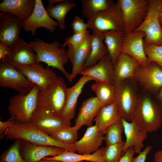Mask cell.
<instances>
[{"instance_id":"f546056e","label":"cell","mask_w":162,"mask_h":162,"mask_svg":"<svg viewBox=\"0 0 162 162\" xmlns=\"http://www.w3.org/2000/svg\"><path fill=\"white\" fill-rule=\"evenodd\" d=\"M104 41L113 65L121 53L125 33L124 31H108L103 32Z\"/></svg>"},{"instance_id":"b9f144b4","label":"cell","mask_w":162,"mask_h":162,"mask_svg":"<svg viewBox=\"0 0 162 162\" xmlns=\"http://www.w3.org/2000/svg\"><path fill=\"white\" fill-rule=\"evenodd\" d=\"M15 121L14 117H11L5 122L0 121V139L4 137V134L7 130Z\"/></svg>"},{"instance_id":"277c9868","label":"cell","mask_w":162,"mask_h":162,"mask_svg":"<svg viewBox=\"0 0 162 162\" xmlns=\"http://www.w3.org/2000/svg\"><path fill=\"white\" fill-rule=\"evenodd\" d=\"M116 86L114 102L122 118L129 122L134 119L141 90L135 78L125 80Z\"/></svg>"},{"instance_id":"e0dca14e","label":"cell","mask_w":162,"mask_h":162,"mask_svg":"<svg viewBox=\"0 0 162 162\" xmlns=\"http://www.w3.org/2000/svg\"><path fill=\"white\" fill-rule=\"evenodd\" d=\"M23 21L7 12L0 13V41L12 47L20 38L19 34Z\"/></svg>"},{"instance_id":"2e32d148","label":"cell","mask_w":162,"mask_h":162,"mask_svg":"<svg viewBox=\"0 0 162 162\" xmlns=\"http://www.w3.org/2000/svg\"><path fill=\"white\" fill-rule=\"evenodd\" d=\"M17 69L37 86L41 92L46 90L58 78L56 73L49 66L44 68L40 63L21 66Z\"/></svg>"},{"instance_id":"c3c4849f","label":"cell","mask_w":162,"mask_h":162,"mask_svg":"<svg viewBox=\"0 0 162 162\" xmlns=\"http://www.w3.org/2000/svg\"><path fill=\"white\" fill-rule=\"evenodd\" d=\"M159 19L160 23L162 25V5H161L159 11Z\"/></svg>"},{"instance_id":"5bb4252c","label":"cell","mask_w":162,"mask_h":162,"mask_svg":"<svg viewBox=\"0 0 162 162\" xmlns=\"http://www.w3.org/2000/svg\"><path fill=\"white\" fill-rule=\"evenodd\" d=\"M11 52L3 63L16 69L25 66L40 64L31 45L20 38L12 48Z\"/></svg>"},{"instance_id":"d4e9b609","label":"cell","mask_w":162,"mask_h":162,"mask_svg":"<svg viewBox=\"0 0 162 162\" xmlns=\"http://www.w3.org/2000/svg\"><path fill=\"white\" fill-rule=\"evenodd\" d=\"M103 106L96 97L86 100L82 103L75 120V128L78 130L84 125L88 127L93 125V119Z\"/></svg>"},{"instance_id":"f907efd6","label":"cell","mask_w":162,"mask_h":162,"mask_svg":"<svg viewBox=\"0 0 162 162\" xmlns=\"http://www.w3.org/2000/svg\"><path fill=\"white\" fill-rule=\"evenodd\" d=\"M81 162H91V161H83Z\"/></svg>"},{"instance_id":"ac0fdd59","label":"cell","mask_w":162,"mask_h":162,"mask_svg":"<svg viewBox=\"0 0 162 162\" xmlns=\"http://www.w3.org/2000/svg\"><path fill=\"white\" fill-rule=\"evenodd\" d=\"M92 38V35L89 33L84 40L78 46L74 47L71 45H68V56L72 65L70 82L82 70L90 53Z\"/></svg>"},{"instance_id":"83f0119b","label":"cell","mask_w":162,"mask_h":162,"mask_svg":"<svg viewBox=\"0 0 162 162\" xmlns=\"http://www.w3.org/2000/svg\"><path fill=\"white\" fill-rule=\"evenodd\" d=\"M92 32L91 52L82 70L96 64L108 53L106 45L103 42L104 38L103 32L98 31Z\"/></svg>"},{"instance_id":"7a4b0ae2","label":"cell","mask_w":162,"mask_h":162,"mask_svg":"<svg viewBox=\"0 0 162 162\" xmlns=\"http://www.w3.org/2000/svg\"><path fill=\"white\" fill-rule=\"evenodd\" d=\"M5 136L8 139L23 140L38 145L55 146L75 152L74 145L57 141L31 123L24 124L15 121L7 130Z\"/></svg>"},{"instance_id":"f6af8a7d","label":"cell","mask_w":162,"mask_h":162,"mask_svg":"<svg viewBox=\"0 0 162 162\" xmlns=\"http://www.w3.org/2000/svg\"><path fill=\"white\" fill-rule=\"evenodd\" d=\"M154 162H162V148L157 151L154 157Z\"/></svg>"},{"instance_id":"9a60e30c","label":"cell","mask_w":162,"mask_h":162,"mask_svg":"<svg viewBox=\"0 0 162 162\" xmlns=\"http://www.w3.org/2000/svg\"><path fill=\"white\" fill-rule=\"evenodd\" d=\"M145 37V33L140 31L125 33L121 49V52L132 57L142 66L148 64L144 48Z\"/></svg>"},{"instance_id":"6da1fadb","label":"cell","mask_w":162,"mask_h":162,"mask_svg":"<svg viewBox=\"0 0 162 162\" xmlns=\"http://www.w3.org/2000/svg\"><path fill=\"white\" fill-rule=\"evenodd\" d=\"M133 121L147 133L156 132L161 128L162 106L155 94L141 90Z\"/></svg>"},{"instance_id":"d6a6232c","label":"cell","mask_w":162,"mask_h":162,"mask_svg":"<svg viewBox=\"0 0 162 162\" xmlns=\"http://www.w3.org/2000/svg\"><path fill=\"white\" fill-rule=\"evenodd\" d=\"M82 13L87 19L94 15L104 11L114 3L112 0H81Z\"/></svg>"},{"instance_id":"d6986e66","label":"cell","mask_w":162,"mask_h":162,"mask_svg":"<svg viewBox=\"0 0 162 162\" xmlns=\"http://www.w3.org/2000/svg\"><path fill=\"white\" fill-rule=\"evenodd\" d=\"M20 140V148L23 158L26 162H37L49 156H56L65 150L60 147L38 145L26 140Z\"/></svg>"},{"instance_id":"836d02e7","label":"cell","mask_w":162,"mask_h":162,"mask_svg":"<svg viewBox=\"0 0 162 162\" xmlns=\"http://www.w3.org/2000/svg\"><path fill=\"white\" fill-rule=\"evenodd\" d=\"M77 131L73 127H67L51 134L53 138L61 142L74 145L77 141Z\"/></svg>"},{"instance_id":"60d3db41","label":"cell","mask_w":162,"mask_h":162,"mask_svg":"<svg viewBox=\"0 0 162 162\" xmlns=\"http://www.w3.org/2000/svg\"><path fill=\"white\" fill-rule=\"evenodd\" d=\"M11 50V48L6 44L0 43V60L1 63H3L7 57L10 55Z\"/></svg>"},{"instance_id":"5b68a950","label":"cell","mask_w":162,"mask_h":162,"mask_svg":"<svg viewBox=\"0 0 162 162\" xmlns=\"http://www.w3.org/2000/svg\"><path fill=\"white\" fill-rule=\"evenodd\" d=\"M40 92L38 86L35 85L27 94H18L10 98L8 109L11 116L15 118L16 122L30 123L39 105Z\"/></svg>"},{"instance_id":"f1b7e54d","label":"cell","mask_w":162,"mask_h":162,"mask_svg":"<svg viewBox=\"0 0 162 162\" xmlns=\"http://www.w3.org/2000/svg\"><path fill=\"white\" fill-rule=\"evenodd\" d=\"M42 160H52L61 162H81L89 161L93 162H104L101 149L90 154H77L74 151L65 149L59 155L47 157Z\"/></svg>"},{"instance_id":"8d00e7d4","label":"cell","mask_w":162,"mask_h":162,"mask_svg":"<svg viewBox=\"0 0 162 162\" xmlns=\"http://www.w3.org/2000/svg\"><path fill=\"white\" fill-rule=\"evenodd\" d=\"M145 54L148 58V64L154 62L162 69V45H157L143 41Z\"/></svg>"},{"instance_id":"74e56055","label":"cell","mask_w":162,"mask_h":162,"mask_svg":"<svg viewBox=\"0 0 162 162\" xmlns=\"http://www.w3.org/2000/svg\"><path fill=\"white\" fill-rule=\"evenodd\" d=\"M20 140H16L14 144L1 156L0 162H26L20 154Z\"/></svg>"},{"instance_id":"7c38bea8","label":"cell","mask_w":162,"mask_h":162,"mask_svg":"<svg viewBox=\"0 0 162 162\" xmlns=\"http://www.w3.org/2000/svg\"><path fill=\"white\" fill-rule=\"evenodd\" d=\"M135 78L142 90L156 94L162 88V69L155 62L140 65Z\"/></svg>"},{"instance_id":"d590c367","label":"cell","mask_w":162,"mask_h":162,"mask_svg":"<svg viewBox=\"0 0 162 162\" xmlns=\"http://www.w3.org/2000/svg\"><path fill=\"white\" fill-rule=\"evenodd\" d=\"M125 141L122 143L107 146L100 148L104 162H118L122 155Z\"/></svg>"},{"instance_id":"3957f363","label":"cell","mask_w":162,"mask_h":162,"mask_svg":"<svg viewBox=\"0 0 162 162\" xmlns=\"http://www.w3.org/2000/svg\"><path fill=\"white\" fill-rule=\"evenodd\" d=\"M29 43L37 55L38 62H44L48 66L57 69L70 82V74L64 68L69 59L67 50L63 47L62 44L57 40L49 43L38 38L35 39Z\"/></svg>"},{"instance_id":"ba28073f","label":"cell","mask_w":162,"mask_h":162,"mask_svg":"<svg viewBox=\"0 0 162 162\" xmlns=\"http://www.w3.org/2000/svg\"><path fill=\"white\" fill-rule=\"evenodd\" d=\"M162 0H148L146 16L140 26L135 31H140L145 34L144 41L148 43L162 45V26L159 19Z\"/></svg>"},{"instance_id":"7bdbcfd3","label":"cell","mask_w":162,"mask_h":162,"mask_svg":"<svg viewBox=\"0 0 162 162\" xmlns=\"http://www.w3.org/2000/svg\"><path fill=\"white\" fill-rule=\"evenodd\" d=\"M134 153L135 152L133 147L128 148L118 162H132Z\"/></svg>"},{"instance_id":"ffe728a7","label":"cell","mask_w":162,"mask_h":162,"mask_svg":"<svg viewBox=\"0 0 162 162\" xmlns=\"http://www.w3.org/2000/svg\"><path fill=\"white\" fill-rule=\"evenodd\" d=\"M80 74L82 76L92 78L96 82H105L115 85L113 65L108 53L96 64L83 70Z\"/></svg>"},{"instance_id":"f35d334b","label":"cell","mask_w":162,"mask_h":162,"mask_svg":"<svg viewBox=\"0 0 162 162\" xmlns=\"http://www.w3.org/2000/svg\"><path fill=\"white\" fill-rule=\"evenodd\" d=\"M89 33V31L87 30L82 33H74L66 38L62 44L63 47L64 48L68 45L74 47L78 46L84 40Z\"/></svg>"},{"instance_id":"52a82bcc","label":"cell","mask_w":162,"mask_h":162,"mask_svg":"<svg viewBox=\"0 0 162 162\" xmlns=\"http://www.w3.org/2000/svg\"><path fill=\"white\" fill-rule=\"evenodd\" d=\"M123 15L124 30L127 33L136 30L141 24L147 14L148 0H118Z\"/></svg>"},{"instance_id":"9c48e42d","label":"cell","mask_w":162,"mask_h":162,"mask_svg":"<svg viewBox=\"0 0 162 162\" xmlns=\"http://www.w3.org/2000/svg\"><path fill=\"white\" fill-rule=\"evenodd\" d=\"M67 88L64 80L58 77L46 90L40 92L39 105L60 116L65 104Z\"/></svg>"},{"instance_id":"7dc6e473","label":"cell","mask_w":162,"mask_h":162,"mask_svg":"<svg viewBox=\"0 0 162 162\" xmlns=\"http://www.w3.org/2000/svg\"><path fill=\"white\" fill-rule=\"evenodd\" d=\"M65 0H49L48 1V4L54 5L55 4H58L62 2Z\"/></svg>"},{"instance_id":"cb8c5ba5","label":"cell","mask_w":162,"mask_h":162,"mask_svg":"<svg viewBox=\"0 0 162 162\" xmlns=\"http://www.w3.org/2000/svg\"><path fill=\"white\" fill-rule=\"evenodd\" d=\"M121 122L126 136L122 155L130 147L135 153L139 154L143 147V142L147 137V133L141 130L134 121L129 122L122 118Z\"/></svg>"},{"instance_id":"30bf717a","label":"cell","mask_w":162,"mask_h":162,"mask_svg":"<svg viewBox=\"0 0 162 162\" xmlns=\"http://www.w3.org/2000/svg\"><path fill=\"white\" fill-rule=\"evenodd\" d=\"M35 85L17 69L4 63H0L1 86L11 88L19 94L26 95L30 92Z\"/></svg>"},{"instance_id":"484cf974","label":"cell","mask_w":162,"mask_h":162,"mask_svg":"<svg viewBox=\"0 0 162 162\" xmlns=\"http://www.w3.org/2000/svg\"><path fill=\"white\" fill-rule=\"evenodd\" d=\"M35 0H3L0 11L11 14L24 22L32 13Z\"/></svg>"},{"instance_id":"e575fe53","label":"cell","mask_w":162,"mask_h":162,"mask_svg":"<svg viewBox=\"0 0 162 162\" xmlns=\"http://www.w3.org/2000/svg\"><path fill=\"white\" fill-rule=\"evenodd\" d=\"M124 128L121 121L109 126L106 129L104 136L107 146L122 143V134Z\"/></svg>"},{"instance_id":"8fae6325","label":"cell","mask_w":162,"mask_h":162,"mask_svg":"<svg viewBox=\"0 0 162 162\" xmlns=\"http://www.w3.org/2000/svg\"><path fill=\"white\" fill-rule=\"evenodd\" d=\"M30 123L50 135L70 125V122L64 121L60 116L47 108L39 105L32 116Z\"/></svg>"},{"instance_id":"ee69618b","label":"cell","mask_w":162,"mask_h":162,"mask_svg":"<svg viewBox=\"0 0 162 162\" xmlns=\"http://www.w3.org/2000/svg\"><path fill=\"white\" fill-rule=\"evenodd\" d=\"M152 148V146H148L142 151L138 155L134 158L132 162H145L148 154L149 153Z\"/></svg>"},{"instance_id":"4316f807","label":"cell","mask_w":162,"mask_h":162,"mask_svg":"<svg viewBox=\"0 0 162 162\" xmlns=\"http://www.w3.org/2000/svg\"><path fill=\"white\" fill-rule=\"evenodd\" d=\"M121 117L117 106L114 102L103 106L93 119L98 130L104 134L106 129L112 125L121 121Z\"/></svg>"},{"instance_id":"1f68e13d","label":"cell","mask_w":162,"mask_h":162,"mask_svg":"<svg viewBox=\"0 0 162 162\" xmlns=\"http://www.w3.org/2000/svg\"><path fill=\"white\" fill-rule=\"evenodd\" d=\"M91 89L103 105H108L114 102L116 91L115 85L105 82H96L92 85Z\"/></svg>"},{"instance_id":"bcb514c9","label":"cell","mask_w":162,"mask_h":162,"mask_svg":"<svg viewBox=\"0 0 162 162\" xmlns=\"http://www.w3.org/2000/svg\"><path fill=\"white\" fill-rule=\"evenodd\" d=\"M155 95L157 99L162 106V88Z\"/></svg>"},{"instance_id":"ab89813d","label":"cell","mask_w":162,"mask_h":162,"mask_svg":"<svg viewBox=\"0 0 162 162\" xmlns=\"http://www.w3.org/2000/svg\"><path fill=\"white\" fill-rule=\"evenodd\" d=\"M71 26L74 33H82L88 30V26L87 23L79 16L75 15Z\"/></svg>"},{"instance_id":"7402d4cb","label":"cell","mask_w":162,"mask_h":162,"mask_svg":"<svg viewBox=\"0 0 162 162\" xmlns=\"http://www.w3.org/2000/svg\"><path fill=\"white\" fill-rule=\"evenodd\" d=\"M140 65L134 58L121 52L113 65L115 86L125 80L135 78Z\"/></svg>"},{"instance_id":"44dd1931","label":"cell","mask_w":162,"mask_h":162,"mask_svg":"<svg viewBox=\"0 0 162 162\" xmlns=\"http://www.w3.org/2000/svg\"><path fill=\"white\" fill-rule=\"evenodd\" d=\"M104 134L98 130L95 124L88 127L83 137L74 145L75 152L90 154L97 151L104 140Z\"/></svg>"},{"instance_id":"4dcf8cb0","label":"cell","mask_w":162,"mask_h":162,"mask_svg":"<svg viewBox=\"0 0 162 162\" xmlns=\"http://www.w3.org/2000/svg\"><path fill=\"white\" fill-rule=\"evenodd\" d=\"M76 6V3L68 0L56 4H48L46 10L49 16L56 19L58 22L59 28L62 30L65 28V18L68 13Z\"/></svg>"},{"instance_id":"816d5d0a","label":"cell","mask_w":162,"mask_h":162,"mask_svg":"<svg viewBox=\"0 0 162 162\" xmlns=\"http://www.w3.org/2000/svg\"></svg>"},{"instance_id":"603a6c76","label":"cell","mask_w":162,"mask_h":162,"mask_svg":"<svg viewBox=\"0 0 162 162\" xmlns=\"http://www.w3.org/2000/svg\"><path fill=\"white\" fill-rule=\"evenodd\" d=\"M94 80L92 78L82 76L72 86L68 88L65 104L60 116L64 121L70 122L74 117L78 99L85 85L88 82Z\"/></svg>"},{"instance_id":"4fadbf2b","label":"cell","mask_w":162,"mask_h":162,"mask_svg":"<svg viewBox=\"0 0 162 162\" xmlns=\"http://www.w3.org/2000/svg\"><path fill=\"white\" fill-rule=\"evenodd\" d=\"M34 10L29 17L24 22L22 28L33 36L39 28H45L51 32H54L58 26V22L53 20L47 13L41 0H35Z\"/></svg>"},{"instance_id":"681fc988","label":"cell","mask_w":162,"mask_h":162,"mask_svg":"<svg viewBox=\"0 0 162 162\" xmlns=\"http://www.w3.org/2000/svg\"><path fill=\"white\" fill-rule=\"evenodd\" d=\"M37 162H61L60 161L52 160H42Z\"/></svg>"},{"instance_id":"8992f818","label":"cell","mask_w":162,"mask_h":162,"mask_svg":"<svg viewBox=\"0 0 162 162\" xmlns=\"http://www.w3.org/2000/svg\"><path fill=\"white\" fill-rule=\"evenodd\" d=\"M88 28L93 31H124L123 15L121 8L114 3L106 10L98 12L87 19Z\"/></svg>"}]
</instances>
